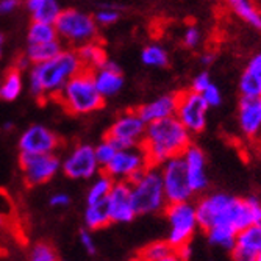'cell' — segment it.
Instances as JSON below:
<instances>
[{"label":"cell","mask_w":261,"mask_h":261,"mask_svg":"<svg viewBox=\"0 0 261 261\" xmlns=\"http://www.w3.org/2000/svg\"><path fill=\"white\" fill-rule=\"evenodd\" d=\"M194 203L202 231L216 225H230L240 231L255 224L261 200L234 197L225 193H203Z\"/></svg>","instance_id":"cell-1"},{"label":"cell","mask_w":261,"mask_h":261,"mask_svg":"<svg viewBox=\"0 0 261 261\" xmlns=\"http://www.w3.org/2000/svg\"><path fill=\"white\" fill-rule=\"evenodd\" d=\"M82 69L85 67L77 49L64 47L52 60L30 66L27 75L29 92L38 102L54 100L63 86Z\"/></svg>","instance_id":"cell-2"},{"label":"cell","mask_w":261,"mask_h":261,"mask_svg":"<svg viewBox=\"0 0 261 261\" xmlns=\"http://www.w3.org/2000/svg\"><path fill=\"white\" fill-rule=\"evenodd\" d=\"M193 142V135L175 116L147 124L141 147L150 166H161L171 158L180 156Z\"/></svg>","instance_id":"cell-3"},{"label":"cell","mask_w":261,"mask_h":261,"mask_svg":"<svg viewBox=\"0 0 261 261\" xmlns=\"http://www.w3.org/2000/svg\"><path fill=\"white\" fill-rule=\"evenodd\" d=\"M69 114L89 116L105 107V97L99 92L94 82L92 70L82 69L70 79L54 99Z\"/></svg>","instance_id":"cell-4"},{"label":"cell","mask_w":261,"mask_h":261,"mask_svg":"<svg viewBox=\"0 0 261 261\" xmlns=\"http://www.w3.org/2000/svg\"><path fill=\"white\" fill-rule=\"evenodd\" d=\"M130 186L138 216L158 215L168 206L160 166H149L133 181H130Z\"/></svg>","instance_id":"cell-5"},{"label":"cell","mask_w":261,"mask_h":261,"mask_svg":"<svg viewBox=\"0 0 261 261\" xmlns=\"http://www.w3.org/2000/svg\"><path fill=\"white\" fill-rule=\"evenodd\" d=\"M55 29L64 45L77 49L89 41L97 39L100 27L94 19V14L79 8H63L55 20Z\"/></svg>","instance_id":"cell-6"},{"label":"cell","mask_w":261,"mask_h":261,"mask_svg":"<svg viewBox=\"0 0 261 261\" xmlns=\"http://www.w3.org/2000/svg\"><path fill=\"white\" fill-rule=\"evenodd\" d=\"M164 216L169 225L168 240L169 244L177 250L183 246L191 244L199 227L196 203L193 200L168 203L164 208Z\"/></svg>","instance_id":"cell-7"},{"label":"cell","mask_w":261,"mask_h":261,"mask_svg":"<svg viewBox=\"0 0 261 261\" xmlns=\"http://www.w3.org/2000/svg\"><path fill=\"white\" fill-rule=\"evenodd\" d=\"M177 111L175 117L188 128L193 136L200 135L208 124V111L211 110L200 92L193 91L191 88L177 92Z\"/></svg>","instance_id":"cell-8"},{"label":"cell","mask_w":261,"mask_h":261,"mask_svg":"<svg viewBox=\"0 0 261 261\" xmlns=\"http://www.w3.org/2000/svg\"><path fill=\"white\" fill-rule=\"evenodd\" d=\"M19 168L25 185L33 188L49 183L61 171V160L55 153L19 152Z\"/></svg>","instance_id":"cell-9"},{"label":"cell","mask_w":261,"mask_h":261,"mask_svg":"<svg viewBox=\"0 0 261 261\" xmlns=\"http://www.w3.org/2000/svg\"><path fill=\"white\" fill-rule=\"evenodd\" d=\"M147 128V122L135 110H127L121 113L108 127L105 136L111 139L117 149H127L141 146Z\"/></svg>","instance_id":"cell-10"},{"label":"cell","mask_w":261,"mask_h":261,"mask_svg":"<svg viewBox=\"0 0 261 261\" xmlns=\"http://www.w3.org/2000/svg\"><path fill=\"white\" fill-rule=\"evenodd\" d=\"M150 166L146 152L141 146L119 149L113 160L102 169L114 181H133L142 171Z\"/></svg>","instance_id":"cell-11"},{"label":"cell","mask_w":261,"mask_h":261,"mask_svg":"<svg viewBox=\"0 0 261 261\" xmlns=\"http://www.w3.org/2000/svg\"><path fill=\"white\" fill-rule=\"evenodd\" d=\"M61 171L70 180H89L96 177L102 168L96 156V149L88 142H79L61 161Z\"/></svg>","instance_id":"cell-12"},{"label":"cell","mask_w":261,"mask_h":261,"mask_svg":"<svg viewBox=\"0 0 261 261\" xmlns=\"http://www.w3.org/2000/svg\"><path fill=\"white\" fill-rule=\"evenodd\" d=\"M160 169H161L164 194L166 199H168V203L188 202L196 197L194 191L191 189V185H189L181 155L163 163L160 166Z\"/></svg>","instance_id":"cell-13"},{"label":"cell","mask_w":261,"mask_h":261,"mask_svg":"<svg viewBox=\"0 0 261 261\" xmlns=\"http://www.w3.org/2000/svg\"><path fill=\"white\" fill-rule=\"evenodd\" d=\"M236 122L241 136L256 147L261 142V96L241 97L236 111Z\"/></svg>","instance_id":"cell-14"},{"label":"cell","mask_w":261,"mask_h":261,"mask_svg":"<svg viewBox=\"0 0 261 261\" xmlns=\"http://www.w3.org/2000/svg\"><path fill=\"white\" fill-rule=\"evenodd\" d=\"M17 146L19 152L25 153H55L61 146V139L49 127L33 124L23 130Z\"/></svg>","instance_id":"cell-15"},{"label":"cell","mask_w":261,"mask_h":261,"mask_svg":"<svg viewBox=\"0 0 261 261\" xmlns=\"http://www.w3.org/2000/svg\"><path fill=\"white\" fill-rule=\"evenodd\" d=\"M107 206L111 224H128L138 216L128 181H114L107 199Z\"/></svg>","instance_id":"cell-16"},{"label":"cell","mask_w":261,"mask_h":261,"mask_svg":"<svg viewBox=\"0 0 261 261\" xmlns=\"http://www.w3.org/2000/svg\"><path fill=\"white\" fill-rule=\"evenodd\" d=\"M186 174L191 189L194 191L196 196H200L206 193V189L210 186V178L206 172V155L202 147H199L194 142H191L186 150L181 153Z\"/></svg>","instance_id":"cell-17"},{"label":"cell","mask_w":261,"mask_h":261,"mask_svg":"<svg viewBox=\"0 0 261 261\" xmlns=\"http://www.w3.org/2000/svg\"><path fill=\"white\" fill-rule=\"evenodd\" d=\"M92 74H94V82H96L99 92L105 99L117 96V94L124 89L125 79L122 74V69L119 64L111 60H108L99 69L92 70Z\"/></svg>","instance_id":"cell-18"},{"label":"cell","mask_w":261,"mask_h":261,"mask_svg":"<svg viewBox=\"0 0 261 261\" xmlns=\"http://www.w3.org/2000/svg\"><path fill=\"white\" fill-rule=\"evenodd\" d=\"M261 252V227L253 224L238 231L233 249L230 250L233 261H255Z\"/></svg>","instance_id":"cell-19"},{"label":"cell","mask_w":261,"mask_h":261,"mask_svg":"<svg viewBox=\"0 0 261 261\" xmlns=\"http://www.w3.org/2000/svg\"><path fill=\"white\" fill-rule=\"evenodd\" d=\"M177 99L178 94H161V96L142 103L136 108V111L139 113V116L144 119L147 124L150 122H156L161 119H166V117L175 116L177 111Z\"/></svg>","instance_id":"cell-20"},{"label":"cell","mask_w":261,"mask_h":261,"mask_svg":"<svg viewBox=\"0 0 261 261\" xmlns=\"http://www.w3.org/2000/svg\"><path fill=\"white\" fill-rule=\"evenodd\" d=\"M23 91V70L16 64L5 70L0 80V100L14 102L20 97Z\"/></svg>","instance_id":"cell-21"},{"label":"cell","mask_w":261,"mask_h":261,"mask_svg":"<svg viewBox=\"0 0 261 261\" xmlns=\"http://www.w3.org/2000/svg\"><path fill=\"white\" fill-rule=\"evenodd\" d=\"M32 20L55 23L60 13L63 11L58 0H23Z\"/></svg>","instance_id":"cell-22"},{"label":"cell","mask_w":261,"mask_h":261,"mask_svg":"<svg viewBox=\"0 0 261 261\" xmlns=\"http://www.w3.org/2000/svg\"><path fill=\"white\" fill-rule=\"evenodd\" d=\"M225 5L250 29L261 32V11L256 8L253 0H225Z\"/></svg>","instance_id":"cell-23"},{"label":"cell","mask_w":261,"mask_h":261,"mask_svg":"<svg viewBox=\"0 0 261 261\" xmlns=\"http://www.w3.org/2000/svg\"><path fill=\"white\" fill-rule=\"evenodd\" d=\"M63 49H64V44L60 39L49 41V42H27L23 57L30 61V64H38L47 60H52Z\"/></svg>","instance_id":"cell-24"},{"label":"cell","mask_w":261,"mask_h":261,"mask_svg":"<svg viewBox=\"0 0 261 261\" xmlns=\"http://www.w3.org/2000/svg\"><path fill=\"white\" fill-rule=\"evenodd\" d=\"M77 54L82 60L83 67L88 70H96L110 60L105 47L99 42V39L89 41V42L77 47Z\"/></svg>","instance_id":"cell-25"},{"label":"cell","mask_w":261,"mask_h":261,"mask_svg":"<svg viewBox=\"0 0 261 261\" xmlns=\"http://www.w3.org/2000/svg\"><path fill=\"white\" fill-rule=\"evenodd\" d=\"M85 225L88 230H102L111 224V218L108 213L107 200L99 203H89L86 205L85 216H83Z\"/></svg>","instance_id":"cell-26"},{"label":"cell","mask_w":261,"mask_h":261,"mask_svg":"<svg viewBox=\"0 0 261 261\" xmlns=\"http://www.w3.org/2000/svg\"><path fill=\"white\" fill-rule=\"evenodd\" d=\"M141 63L146 67H153V69H163L169 64V52L164 45L158 42H150L142 47L141 50Z\"/></svg>","instance_id":"cell-27"},{"label":"cell","mask_w":261,"mask_h":261,"mask_svg":"<svg viewBox=\"0 0 261 261\" xmlns=\"http://www.w3.org/2000/svg\"><path fill=\"white\" fill-rule=\"evenodd\" d=\"M206 240L211 246H216L225 250H231L236 241V234H238V230H234L230 225H216L211 227L208 230L203 231Z\"/></svg>","instance_id":"cell-28"},{"label":"cell","mask_w":261,"mask_h":261,"mask_svg":"<svg viewBox=\"0 0 261 261\" xmlns=\"http://www.w3.org/2000/svg\"><path fill=\"white\" fill-rule=\"evenodd\" d=\"M113 185H114V180L108 174L100 171L96 177H94V181L91 183L88 193H86V205L105 202L108 199V194L111 191Z\"/></svg>","instance_id":"cell-29"},{"label":"cell","mask_w":261,"mask_h":261,"mask_svg":"<svg viewBox=\"0 0 261 261\" xmlns=\"http://www.w3.org/2000/svg\"><path fill=\"white\" fill-rule=\"evenodd\" d=\"M60 39L55 23L50 22H41L32 20L27 29V42H49Z\"/></svg>","instance_id":"cell-30"},{"label":"cell","mask_w":261,"mask_h":261,"mask_svg":"<svg viewBox=\"0 0 261 261\" xmlns=\"http://www.w3.org/2000/svg\"><path fill=\"white\" fill-rule=\"evenodd\" d=\"M241 97H259L261 96V75L250 69H244L238 82Z\"/></svg>","instance_id":"cell-31"},{"label":"cell","mask_w":261,"mask_h":261,"mask_svg":"<svg viewBox=\"0 0 261 261\" xmlns=\"http://www.w3.org/2000/svg\"><path fill=\"white\" fill-rule=\"evenodd\" d=\"M175 249L169 244L168 240H158V241H152L149 244H146L139 252H138V258H141L142 261H156L166 255L172 253Z\"/></svg>","instance_id":"cell-32"},{"label":"cell","mask_w":261,"mask_h":261,"mask_svg":"<svg viewBox=\"0 0 261 261\" xmlns=\"http://www.w3.org/2000/svg\"><path fill=\"white\" fill-rule=\"evenodd\" d=\"M121 16H122V11L114 5H102L96 13H94V19H96L99 27L114 25V23L119 22Z\"/></svg>","instance_id":"cell-33"},{"label":"cell","mask_w":261,"mask_h":261,"mask_svg":"<svg viewBox=\"0 0 261 261\" xmlns=\"http://www.w3.org/2000/svg\"><path fill=\"white\" fill-rule=\"evenodd\" d=\"M29 261H58V255L52 244L36 243L30 249Z\"/></svg>","instance_id":"cell-34"},{"label":"cell","mask_w":261,"mask_h":261,"mask_svg":"<svg viewBox=\"0 0 261 261\" xmlns=\"http://www.w3.org/2000/svg\"><path fill=\"white\" fill-rule=\"evenodd\" d=\"M202 39H203V33H202L200 27L194 25V23L186 25L183 33H181V38H180L181 45L188 50H196L197 47L202 44Z\"/></svg>","instance_id":"cell-35"},{"label":"cell","mask_w":261,"mask_h":261,"mask_svg":"<svg viewBox=\"0 0 261 261\" xmlns=\"http://www.w3.org/2000/svg\"><path fill=\"white\" fill-rule=\"evenodd\" d=\"M94 149H96V156H97V161H99L102 169L113 160V156L116 155V152L119 150L114 142L111 139H108L107 136H103V139L99 142L97 146H94Z\"/></svg>","instance_id":"cell-36"},{"label":"cell","mask_w":261,"mask_h":261,"mask_svg":"<svg viewBox=\"0 0 261 261\" xmlns=\"http://www.w3.org/2000/svg\"><path fill=\"white\" fill-rule=\"evenodd\" d=\"M200 94H202V97L205 99V102L208 103L210 108H218V107L222 105V92H221V89H219L218 85L211 83V85H210L203 92H200Z\"/></svg>","instance_id":"cell-37"},{"label":"cell","mask_w":261,"mask_h":261,"mask_svg":"<svg viewBox=\"0 0 261 261\" xmlns=\"http://www.w3.org/2000/svg\"><path fill=\"white\" fill-rule=\"evenodd\" d=\"M211 83H213L211 74L208 72V70H200V72H197V74L193 77L191 86H189V88H191L193 91H196V92H203Z\"/></svg>","instance_id":"cell-38"},{"label":"cell","mask_w":261,"mask_h":261,"mask_svg":"<svg viewBox=\"0 0 261 261\" xmlns=\"http://www.w3.org/2000/svg\"><path fill=\"white\" fill-rule=\"evenodd\" d=\"M79 240H80V244L83 246V249H85L89 255H94V253H96L97 247H96V243H94V240H92L91 230H88V228L80 230V233H79Z\"/></svg>","instance_id":"cell-39"},{"label":"cell","mask_w":261,"mask_h":261,"mask_svg":"<svg viewBox=\"0 0 261 261\" xmlns=\"http://www.w3.org/2000/svg\"><path fill=\"white\" fill-rule=\"evenodd\" d=\"M23 4V0H0V16L13 14L19 10V7Z\"/></svg>","instance_id":"cell-40"},{"label":"cell","mask_w":261,"mask_h":261,"mask_svg":"<svg viewBox=\"0 0 261 261\" xmlns=\"http://www.w3.org/2000/svg\"><path fill=\"white\" fill-rule=\"evenodd\" d=\"M70 203V197L66 193H57L49 199V205L54 208H64Z\"/></svg>","instance_id":"cell-41"},{"label":"cell","mask_w":261,"mask_h":261,"mask_svg":"<svg viewBox=\"0 0 261 261\" xmlns=\"http://www.w3.org/2000/svg\"><path fill=\"white\" fill-rule=\"evenodd\" d=\"M246 67L261 75V52H256V54L249 60V63H247Z\"/></svg>","instance_id":"cell-42"},{"label":"cell","mask_w":261,"mask_h":261,"mask_svg":"<svg viewBox=\"0 0 261 261\" xmlns=\"http://www.w3.org/2000/svg\"><path fill=\"white\" fill-rule=\"evenodd\" d=\"M199 60H200V64L202 66L208 67V66H211L213 63L216 61V54L215 52H203V54H200Z\"/></svg>","instance_id":"cell-43"},{"label":"cell","mask_w":261,"mask_h":261,"mask_svg":"<svg viewBox=\"0 0 261 261\" xmlns=\"http://www.w3.org/2000/svg\"><path fill=\"white\" fill-rule=\"evenodd\" d=\"M156 261H186V259H183L181 255H180L177 250H174L172 253L166 255V256H163V258H160V259H156Z\"/></svg>","instance_id":"cell-44"},{"label":"cell","mask_w":261,"mask_h":261,"mask_svg":"<svg viewBox=\"0 0 261 261\" xmlns=\"http://www.w3.org/2000/svg\"><path fill=\"white\" fill-rule=\"evenodd\" d=\"M4 45H5V36L2 32H0V58L4 55Z\"/></svg>","instance_id":"cell-45"},{"label":"cell","mask_w":261,"mask_h":261,"mask_svg":"<svg viewBox=\"0 0 261 261\" xmlns=\"http://www.w3.org/2000/svg\"><path fill=\"white\" fill-rule=\"evenodd\" d=\"M255 224L261 227V205H259V208H258V213H256V221H255Z\"/></svg>","instance_id":"cell-46"},{"label":"cell","mask_w":261,"mask_h":261,"mask_svg":"<svg viewBox=\"0 0 261 261\" xmlns=\"http://www.w3.org/2000/svg\"><path fill=\"white\" fill-rule=\"evenodd\" d=\"M10 128H13V122H10V121H8V122H5V124H4V130H10Z\"/></svg>","instance_id":"cell-47"},{"label":"cell","mask_w":261,"mask_h":261,"mask_svg":"<svg viewBox=\"0 0 261 261\" xmlns=\"http://www.w3.org/2000/svg\"><path fill=\"white\" fill-rule=\"evenodd\" d=\"M255 261H261V252H258V255H256Z\"/></svg>","instance_id":"cell-48"},{"label":"cell","mask_w":261,"mask_h":261,"mask_svg":"<svg viewBox=\"0 0 261 261\" xmlns=\"http://www.w3.org/2000/svg\"><path fill=\"white\" fill-rule=\"evenodd\" d=\"M128 261H142L141 258H138V256H135V258H132V259H128Z\"/></svg>","instance_id":"cell-49"},{"label":"cell","mask_w":261,"mask_h":261,"mask_svg":"<svg viewBox=\"0 0 261 261\" xmlns=\"http://www.w3.org/2000/svg\"><path fill=\"white\" fill-rule=\"evenodd\" d=\"M2 225H4V216L0 215V227H2Z\"/></svg>","instance_id":"cell-50"},{"label":"cell","mask_w":261,"mask_h":261,"mask_svg":"<svg viewBox=\"0 0 261 261\" xmlns=\"http://www.w3.org/2000/svg\"><path fill=\"white\" fill-rule=\"evenodd\" d=\"M256 149H258V152H259V155H261V142H259V144L256 146Z\"/></svg>","instance_id":"cell-51"}]
</instances>
